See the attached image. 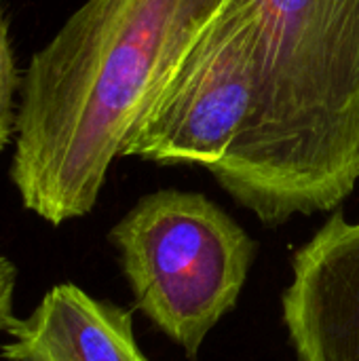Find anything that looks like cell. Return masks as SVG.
I'll use <instances>...</instances> for the list:
<instances>
[{
    "instance_id": "1",
    "label": "cell",
    "mask_w": 359,
    "mask_h": 361,
    "mask_svg": "<svg viewBox=\"0 0 359 361\" xmlns=\"http://www.w3.org/2000/svg\"><path fill=\"white\" fill-rule=\"evenodd\" d=\"M229 0H85L30 59L11 182L53 226L87 216L110 165Z\"/></svg>"
},
{
    "instance_id": "2",
    "label": "cell",
    "mask_w": 359,
    "mask_h": 361,
    "mask_svg": "<svg viewBox=\"0 0 359 361\" xmlns=\"http://www.w3.org/2000/svg\"><path fill=\"white\" fill-rule=\"evenodd\" d=\"M252 114L212 173L267 226L341 205L359 180V0H248Z\"/></svg>"
},
{
    "instance_id": "3",
    "label": "cell",
    "mask_w": 359,
    "mask_h": 361,
    "mask_svg": "<svg viewBox=\"0 0 359 361\" xmlns=\"http://www.w3.org/2000/svg\"><path fill=\"white\" fill-rule=\"evenodd\" d=\"M138 309L188 357L235 307L256 245L199 192L159 190L110 231Z\"/></svg>"
},
{
    "instance_id": "4",
    "label": "cell",
    "mask_w": 359,
    "mask_h": 361,
    "mask_svg": "<svg viewBox=\"0 0 359 361\" xmlns=\"http://www.w3.org/2000/svg\"><path fill=\"white\" fill-rule=\"evenodd\" d=\"M258 87V34L248 0H229L152 102L123 157L214 169L237 144Z\"/></svg>"
},
{
    "instance_id": "5",
    "label": "cell",
    "mask_w": 359,
    "mask_h": 361,
    "mask_svg": "<svg viewBox=\"0 0 359 361\" xmlns=\"http://www.w3.org/2000/svg\"><path fill=\"white\" fill-rule=\"evenodd\" d=\"M284 322L300 361H359V222L336 212L292 262Z\"/></svg>"
},
{
    "instance_id": "6",
    "label": "cell",
    "mask_w": 359,
    "mask_h": 361,
    "mask_svg": "<svg viewBox=\"0 0 359 361\" xmlns=\"http://www.w3.org/2000/svg\"><path fill=\"white\" fill-rule=\"evenodd\" d=\"M6 334L4 361H148L135 343L131 313L74 283L53 286Z\"/></svg>"
},
{
    "instance_id": "7",
    "label": "cell",
    "mask_w": 359,
    "mask_h": 361,
    "mask_svg": "<svg viewBox=\"0 0 359 361\" xmlns=\"http://www.w3.org/2000/svg\"><path fill=\"white\" fill-rule=\"evenodd\" d=\"M19 80L15 57L6 32V23L0 15V152L15 140L17 131V110L19 104L15 102Z\"/></svg>"
},
{
    "instance_id": "8",
    "label": "cell",
    "mask_w": 359,
    "mask_h": 361,
    "mask_svg": "<svg viewBox=\"0 0 359 361\" xmlns=\"http://www.w3.org/2000/svg\"><path fill=\"white\" fill-rule=\"evenodd\" d=\"M15 286H17V269L8 258L0 256V332H6L17 319L13 313Z\"/></svg>"
}]
</instances>
